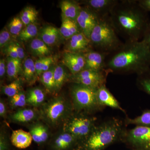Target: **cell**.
Here are the masks:
<instances>
[{
  "mask_svg": "<svg viewBox=\"0 0 150 150\" xmlns=\"http://www.w3.org/2000/svg\"><path fill=\"white\" fill-rule=\"evenodd\" d=\"M109 18L117 34L125 41H141L150 30L148 12L137 0H118Z\"/></svg>",
  "mask_w": 150,
  "mask_h": 150,
  "instance_id": "1",
  "label": "cell"
},
{
  "mask_svg": "<svg viewBox=\"0 0 150 150\" xmlns=\"http://www.w3.org/2000/svg\"><path fill=\"white\" fill-rule=\"evenodd\" d=\"M105 69L109 73L143 74L150 69V49L143 40L125 41L106 56Z\"/></svg>",
  "mask_w": 150,
  "mask_h": 150,
  "instance_id": "2",
  "label": "cell"
},
{
  "mask_svg": "<svg viewBox=\"0 0 150 150\" xmlns=\"http://www.w3.org/2000/svg\"><path fill=\"white\" fill-rule=\"evenodd\" d=\"M126 127L124 120L115 117L108 119L97 124L73 150H105L115 143H123Z\"/></svg>",
  "mask_w": 150,
  "mask_h": 150,
  "instance_id": "3",
  "label": "cell"
},
{
  "mask_svg": "<svg viewBox=\"0 0 150 150\" xmlns=\"http://www.w3.org/2000/svg\"><path fill=\"white\" fill-rule=\"evenodd\" d=\"M89 39L92 48L107 54L115 51L123 43L118 37L109 17L99 20L92 31Z\"/></svg>",
  "mask_w": 150,
  "mask_h": 150,
  "instance_id": "4",
  "label": "cell"
},
{
  "mask_svg": "<svg viewBox=\"0 0 150 150\" xmlns=\"http://www.w3.org/2000/svg\"><path fill=\"white\" fill-rule=\"evenodd\" d=\"M39 112L40 119L48 127L55 128L64 124L74 111L71 101L60 96L44 103Z\"/></svg>",
  "mask_w": 150,
  "mask_h": 150,
  "instance_id": "5",
  "label": "cell"
},
{
  "mask_svg": "<svg viewBox=\"0 0 150 150\" xmlns=\"http://www.w3.org/2000/svg\"><path fill=\"white\" fill-rule=\"evenodd\" d=\"M96 90L80 84L73 83L70 88V95L74 111L92 115L103 110L104 108L97 100Z\"/></svg>",
  "mask_w": 150,
  "mask_h": 150,
  "instance_id": "6",
  "label": "cell"
},
{
  "mask_svg": "<svg viewBox=\"0 0 150 150\" xmlns=\"http://www.w3.org/2000/svg\"><path fill=\"white\" fill-rule=\"evenodd\" d=\"M97 118L91 115L74 112L63 124V131L71 134L78 142L90 134L97 124Z\"/></svg>",
  "mask_w": 150,
  "mask_h": 150,
  "instance_id": "7",
  "label": "cell"
},
{
  "mask_svg": "<svg viewBox=\"0 0 150 150\" xmlns=\"http://www.w3.org/2000/svg\"><path fill=\"white\" fill-rule=\"evenodd\" d=\"M123 143L131 150H150V127L136 126L127 129Z\"/></svg>",
  "mask_w": 150,
  "mask_h": 150,
  "instance_id": "8",
  "label": "cell"
},
{
  "mask_svg": "<svg viewBox=\"0 0 150 150\" xmlns=\"http://www.w3.org/2000/svg\"><path fill=\"white\" fill-rule=\"evenodd\" d=\"M109 74L107 70L84 69L76 74L71 75L69 81L72 83L80 84L97 90L105 85Z\"/></svg>",
  "mask_w": 150,
  "mask_h": 150,
  "instance_id": "9",
  "label": "cell"
},
{
  "mask_svg": "<svg viewBox=\"0 0 150 150\" xmlns=\"http://www.w3.org/2000/svg\"><path fill=\"white\" fill-rule=\"evenodd\" d=\"M118 0H86L80 4L89 9L99 19L108 17Z\"/></svg>",
  "mask_w": 150,
  "mask_h": 150,
  "instance_id": "10",
  "label": "cell"
},
{
  "mask_svg": "<svg viewBox=\"0 0 150 150\" xmlns=\"http://www.w3.org/2000/svg\"><path fill=\"white\" fill-rule=\"evenodd\" d=\"M99 18L95 13L86 7H82L76 21L81 31L89 39L93 28L96 26Z\"/></svg>",
  "mask_w": 150,
  "mask_h": 150,
  "instance_id": "11",
  "label": "cell"
},
{
  "mask_svg": "<svg viewBox=\"0 0 150 150\" xmlns=\"http://www.w3.org/2000/svg\"><path fill=\"white\" fill-rule=\"evenodd\" d=\"M10 121L18 124H30L40 119V112L35 108H22L10 114Z\"/></svg>",
  "mask_w": 150,
  "mask_h": 150,
  "instance_id": "12",
  "label": "cell"
},
{
  "mask_svg": "<svg viewBox=\"0 0 150 150\" xmlns=\"http://www.w3.org/2000/svg\"><path fill=\"white\" fill-rule=\"evenodd\" d=\"M62 63L69 70L71 75L76 74L84 69V54L66 51L63 55Z\"/></svg>",
  "mask_w": 150,
  "mask_h": 150,
  "instance_id": "13",
  "label": "cell"
},
{
  "mask_svg": "<svg viewBox=\"0 0 150 150\" xmlns=\"http://www.w3.org/2000/svg\"><path fill=\"white\" fill-rule=\"evenodd\" d=\"M78 142L71 134L62 130L51 140L49 147L51 150H73Z\"/></svg>",
  "mask_w": 150,
  "mask_h": 150,
  "instance_id": "14",
  "label": "cell"
},
{
  "mask_svg": "<svg viewBox=\"0 0 150 150\" xmlns=\"http://www.w3.org/2000/svg\"><path fill=\"white\" fill-rule=\"evenodd\" d=\"M85 66L84 69L102 71L105 69V60L108 54L93 49L85 53Z\"/></svg>",
  "mask_w": 150,
  "mask_h": 150,
  "instance_id": "15",
  "label": "cell"
},
{
  "mask_svg": "<svg viewBox=\"0 0 150 150\" xmlns=\"http://www.w3.org/2000/svg\"><path fill=\"white\" fill-rule=\"evenodd\" d=\"M68 40L66 51L85 54L92 49L90 40L82 32L74 35Z\"/></svg>",
  "mask_w": 150,
  "mask_h": 150,
  "instance_id": "16",
  "label": "cell"
},
{
  "mask_svg": "<svg viewBox=\"0 0 150 150\" xmlns=\"http://www.w3.org/2000/svg\"><path fill=\"white\" fill-rule=\"evenodd\" d=\"M96 98L98 104L103 108L109 107L126 113L125 110L121 107L119 102L106 86H103L97 89Z\"/></svg>",
  "mask_w": 150,
  "mask_h": 150,
  "instance_id": "17",
  "label": "cell"
},
{
  "mask_svg": "<svg viewBox=\"0 0 150 150\" xmlns=\"http://www.w3.org/2000/svg\"><path fill=\"white\" fill-rule=\"evenodd\" d=\"M29 132L33 140L38 145H42L48 141L50 134L48 126L45 123L37 121L30 124Z\"/></svg>",
  "mask_w": 150,
  "mask_h": 150,
  "instance_id": "18",
  "label": "cell"
},
{
  "mask_svg": "<svg viewBox=\"0 0 150 150\" xmlns=\"http://www.w3.org/2000/svg\"><path fill=\"white\" fill-rule=\"evenodd\" d=\"M62 18H67L76 21L81 9L82 6L79 2L64 0L60 3Z\"/></svg>",
  "mask_w": 150,
  "mask_h": 150,
  "instance_id": "19",
  "label": "cell"
},
{
  "mask_svg": "<svg viewBox=\"0 0 150 150\" xmlns=\"http://www.w3.org/2000/svg\"><path fill=\"white\" fill-rule=\"evenodd\" d=\"M61 37L59 29L53 25H46L39 30L38 38L51 47L55 45Z\"/></svg>",
  "mask_w": 150,
  "mask_h": 150,
  "instance_id": "20",
  "label": "cell"
},
{
  "mask_svg": "<svg viewBox=\"0 0 150 150\" xmlns=\"http://www.w3.org/2000/svg\"><path fill=\"white\" fill-rule=\"evenodd\" d=\"M10 141L14 146L19 149H25L30 146L33 141L29 132L22 130L13 131Z\"/></svg>",
  "mask_w": 150,
  "mask_h": 150,
  "instance_id": "21",
  "label": "cell"
},
{
  "mask_svg": "<svg viewBox=\"0 0 150 150\" xmlns=\"http://www.w3.org/2000/svg\"><path fill=\"white\" fill-rule=\"evenodd\" d=\"M22 76L24 81L29 85L35 83L38 79L35 69V62L30 57L25 59L23 62Z\"/></svg>",
  "mask_w": 150,
  "mask_h": 150,
  "instance_id": "22",
  "label": "cell"
},
{
  "mask_svg": "<svg viewBox=\"0 0 150 150\" xmlns=\"http://www.w3.org/2000/svg\"><path fill=\"white\" fill-rule=\"evenodd\" d=\"M26 98L28 105L37 108L41 107L45 102L46 94L44 91L40 88L34 87L28 91Z\"/></svg>",
  "mask_w": 150,
  "mask_h": 150,
  "instance_id": "23",
  "label": "cell"
},
{
  "mask_svg": "<svg viewBox=\"0 0 150 150\" xmlns=\"http://www.w3.org/2000/svg\"><path fill=\"white\" fill-rule=\"evenodd\" d=\"M59 30L61 37L67 40L81 32L76 21L67 18H62V23Z\"/></svg>",
  "mask_w": 150,
  "mask_h": 150,
  "instance_id": "24",
  "label": "cell"
},
{
  "mask_svg": "<svg viewBox=\"0 0 150 150\" xmlns=\"http://www.w3.org/2000/svg\"><path fill=\"white\" fill-rule=\"evenodd\" d=\"M29 49L33 55L38 58L50 56L51 53V47L38 38L30 40Z\"/></svg>",
  "mask_w": 150,
  "mask_h": 150,
  "instance_id": "25",
  "label": "cell"
},
{
  "mask_svg": "<svg viewBox=\"0 0 150 150\" xmlns=\"http://www.w3.org/2000/svg\"><path fill=\"white\" fill-rule=\"evenodd\" d=\"M6 74L10 79L14 80L22 73V61L19 59L7 57L6 59Z\"/></svg>",
  "mask_w": 150,
  "mask_h": 150,
  "instance_id": "26",
  "label": "cell"
},
{
  "mask_svg": "<svg viewBox=\"0 0 150 150\" xmlns=\"http://www.w3.org/2000/svg\"><path fill=\"white\" fill-rule=\"evenodd\" d=\"M71 74L67 72L64 66L57 65L54 67V78L56 92H59L65 82L69 80Z\"/></svg>",
  "mask_w": 150,
  "mask_h": 150,
  "instance_id": "27",
  "label": "cell"
},
{
  "mask_svg": "<svg viewBox=\"0 0 150 150\" xmlns=\"http://www.w3.org/2000/svg\"><path fill=\"white\" fill-rule=\"evenodd\" d=\"M54 67L53 65L49 70L42 74L39 77L40 82L44 86L46 91L51 94L57 93L54 81Z\"/></svg>",
  "mask_w": 150,
  "mask_h": 150,
  "instance_id": "28",
  "label": "cell"
},
{
  "mask_svg": "<svg viewBox=\"0 0 150 150\" xmlns=\"http://www.w3.org/2000/svg\"><path fill=\"white\" fill-rule=\"evenodd\" d=\"M124 121L126 126L134 125L136 126L150 127V109L144 110L142 115L135 118H131L126 116Z\"/></svg>",
  "mask_w": 150,
  "mask_h": 150,
  "instance_id": "29",
  "label": "cell"
},
{
  "mask_svg": "<svg viewBox=\"0 0 150 150\" xmlns=\"http://www.w3.org/2000/svg\"><path fill=\"white\" fill-rule=\"evenodd\" d=\"M39 30L36 23L28 25L25 26L17 39L22 42L30 41L38 36Z\"/></svg>",
  "mask_w": 150,
  "mask_h": 150,
  "instance_id": "30",
  "label": "cell"
},
{
  "mask_svg": "<svg viewBox=\"0 0 150 150\" xmlns=\"http://www.w3.org/2000/svg\"><path fill=\"white\" fill-rule=\"evenodd\" d=\"M24 82L23 78L19 77L9 84L3 86L1 88L2 92L11 98L23 90Z\"/></svg>",
  "mask_w": 150,
  "mask_h": 150,
  "instance_id": "31",
  "label": "cell"
},
{
  "mask_svg": "<svg viewBox=\"0 0 150 150\" xmlns=\"http://www.w3.org/2000/svg\"><path fill=\"white\" fill-rule=\"evenodd\" d=\"M54 62L55 58L51 56L38 58L35 61V69L38 77L39 79L42 74L48 71L54 65Z\"/></svg>",
  "mask_w": 150,
  "mask_h": 150,
  "instance_id": "32",
  "label": "cell"
},
{
  "mask_svg": "<svg viewBox=\"0 0 150 150\" xmlns=\"http://www.w3.org/2000/svg\"><path fill=\"white\" fill-rule=\"evenodd\" d=\"M38 16V12L34 8L27 6L23 9L21 13L20 18L25 26L35 23Z\"/></svg>",
  "mask_w": 150,
  "mask_h": 150,
  "instance_id": "33",
  "label": "cell"
},
{
  "mask_svg": "<svg viewBox=\"0 0 150 150\" xmlns=\"http://www.w3.org/2000/svg\"><path fill=\"white\" fill-rule=\"evenodd\" d=\"M137 85L139 89L150 95V69L137 75Z\"/></svg>",
  "mask_w": 150,
  "mask_h": 150,
  "instance_id": "34",
  "label": "cell"
},
{
  "mask_svg": "<svg viewBox=\"0 0 150 150\" xmlns=\"http://www.w3.org/2000/svg\"><path fill=\"white\" fill-rule=\"evenodd\" d=\"M23 25H24V24L20 18V17H15L11 20L9 23L8 28L14 39H17L24 28Z\"/></svg>",
  "mask_w": 150,
  "mask_h": 150,
  "instance_id": "35",
  "label": "cell"
},
{
  "mask_svg": "<svg viewBox=\"0 0 150 150\" xmlns=\"http://www.w3.org/2000/svg\"><path fill=\"white\" fill-rule=\"evenodd\" d=\"M9 104L12 108H24L27 105L26 93L23 90L20 91L16 95L11 98Z\"/></svg>",
  "mask_w": 150,
  "mask_h": 150,
  "instance_id": "36",
  "label": "cell"
},
{
  "mask_svg": "<svg viewBox=\"0 0 150 150\" xmlns=\"http://www.w3.org/2000/svg\"><path fill=\"white\" fill-rule=\"evenodd\" d=\"M14 40L15 39H14L11 35L8 28L5 27L1 30L0 33V48L1 49L7 46Z\"/></svg>",
  "mask_w": 150,
  "mask_h": 150,
  "instance_id": "37",
  "label": "cell"
},
{
  "mask_svg": "<svg viewBox=\"0 0 150 150\" xmlns=\"http://www.w3.org/2000/svg\"><path fill=\"white\" fill-rule=\"evenodd\" d=\"M11 46L16 51L18 54V58L20 60H21L22 62H23L25 58V53L23 48L22 47L21 44L18 43V41L14 40L10 43Z\"/></svg>",
  "mask_w": 150,
  "mask_h": 150,
  "instance_id": "38",
  "label": "cell"
},
{
  "mask_svg": "<svg viewBox=\"0 0 150 150\" xmlns=\"http://www.w3.org/2000/svg\"><path fill=\"white\" fill-rule=\"evenodd\" d=\"M10 144L5 132L1 131L0 134V150H8Z\"/></svg>",
  "mask_w": 150,
  "mask_h": 150,
  "instance_id": "39",
  "label": "cell"
},
{
  "mask_svg": "<svg viewBox=\"0 0 150 150\" xmlns=\"http://www.w3.org/2000/svg\"><path fill=\"white\" fill-rule=\"evenodd\" d=\"M6 60L1 59L0 60V78L3 79L6 73Z\"/></svg>",
  "mask_w": 150,
  "mask_h": 150,
  "instance_id": "40",
  "label": "cell"
},
{
  "mask_svg": "<svg viewBox=\"0 0 150 150\" xmlns=\"http://www.w3.org/2000/svg\"><path fill=\"white\" fill-rule=\"evenodd\" d=\"M6 105L2 99L0 100V116L2 118H6L7 117Z\"/></svg>",
  "mask_w": 150,
  "mask_h": 150,
  "instance_id": "41",
  "label": "cell"
},
{
  "mask_svg": "<svg viewBox=\"0 0 150 150\" xmlns=\"http://www.w3.org/2000/svg\"><path fill=\"white\" fill-rule=\"evenodd\" d=\"M139 5L146 11L150 12V0H137Z\"/></svg>",
  "mask_w": 150,
  "mask_h": 150,
  "instance_id": "42",
  "label": "cell"
},
{
  "mask_svg": "<svg viewBox=\"0 0 150 150\" xmlns=\"http://www.w3.org/2000/svg\"><path fill=\"white\" fill-rule=\"evenodd\" d=\"M142 40L147 45L150 49V30Z\"/></svg>",
  "mask_w": 150,
  "mask_h": 150,
  "instance_id": "43",
  "label": "cell"
}]
</instances>
